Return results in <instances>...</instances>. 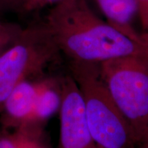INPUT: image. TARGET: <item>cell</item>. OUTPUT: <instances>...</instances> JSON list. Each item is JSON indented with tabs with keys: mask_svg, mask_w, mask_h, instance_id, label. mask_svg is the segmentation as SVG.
<instances>
[{
	"mask_svg": "<svg viewBox=\"0 0 148 148\" xmlns=\"http://www.w3.org/2000/svg\"><path fill=\"white\" fill-rule=\"evenodd\" d=\"M45 25L70 60L101 64L127 56L148 57V41H136L101 20L87 0H59Z\"/></svg>",
	"mask_w": 148,
	"mask_h": 148,
	"instance_id": "6da1fadb",
	"label": "cell"
},
{
	"mask_svg": "<svg viewBox=\"0 0 148 148\" xmlns=\"http://www.w3.org/2000/svg\"><path fill=\"white\" fill-rule=\"evenodd\" d=\"M78 86L91 138L101 148H138L132 129L108 90L95 63L69 61Z\"/></svg>",
	"mask_w": 148,
	"mask_h": 148,
	"instance_id": "7a4b0ae2",
	"label": "cell"
},
{
	"mask_svg": "<svg viewBox=\"0 0 148 148\" xmlns=\"http://www.w3.org/2000/svg\"><path fill=\"white\" fill-rule=\"evenodd\" d=\"M99 65L101 77L138 147L148 141V57L113 58Z\"/></svg>",
	"mask_w": 148,
	"mask_h": 148,
	"instance_id": "3957f363",
	"label": "cell"
},
{
	"mask_svg": "<svg viewBox=\"0 0 148 148\" xmlns=\"http://www.w3.org/2000/svg\"><path fill=\"white\" fill-rule=\"evenodd\" d=\"M59 52L45 23L24 28L16 42L0 55V114L16 86L41 73Z\"/></svg>",
	"mask_w": 148,
	"mask_h": 148,
	"instance_id": "277c9868",
	"label": "cell"
},
{
	"mask_svg": "<svg viewBox=\"0 0 148 148\" xmlns=\"http://www.w3.org/2000/svg\"><path fill=\"white\" fill-rule=\"evenodd\" d=\"M60 132L58 148H91V138L78 86L71 75L60 79Z\"/></svg>",
	"mask_w": 148,
	"mask_h": 148,
	"instance_id": "5b68a950",
	"label": "cell"
},
{
	"mask_svg": "<svg viewBox=\"0 0 148 148\" xmlns=\"http://www.w3.org/2000/svg\"><path fill=\"white\" fill-rule=\"evenodd\" d=\"M40 87V82L26 79L12 91L0 114V123L3 130H16L27 123L32 114Z\"/></svg>",
	"mask_w": 148,
	"mask_h": 148,
	"instance_id": "8992f818",
	"label": "cell"
},
{
	"mask_svg": "<svg viewBox=\"0 0 148 148\" xmlns=\"http://www.w3.org/2000/svg\"><path fill=\"white\" fill-rule=\"evenodd\" d=\"M107 21L131 39L139 42H147V34H140L132 27L138 16L137 0H95Z\"/></svg>",
	"mask_w": 148,
	"mask_h": 148,
	"instance_id": "52a82bcc",
	"label": "cell"
},
{
	"mask_svg": "<svg viewBox=\"0 0 148 148\" xmlns=\"http://www.w3.org/2000/svg\"><path fill=\"white\" fill-rule=\"evenodd\" d=\"M60 105V80L45 79L40 81V87L31 117L22 127H42L43 123L59 110Z\"/></svg>",
	"mask_w": 148,
	"mask_h": 148,
	"instance_id": "ba28073f",
	"label": "cell"
},
{
	"mask_svg": "<svg viewBox=\"0 0 148 148\" xmlns=\"http://www.w3.org/2000/svg\"><path fill=\"white\" fill-rule=\"evenodd\" d=\"M23 30L18 24L0 20V55L16 42Z\"/></svg>",
	"mask_w": 148,
	"mask_h": 148,
	"instance_id": "9c48e42d",
	"label": "cell"
},
{
	"mask_svg": "<svg viewBox=\"0 0 148 148\" xmlns=\"http://www.w3.org/2000/svg\"><path fill=\"white\" fill-rule=\"evenodd\" d=\"M138 8L141 26L143 28V34L148 35V0H137Z\"/></svg>",
	"mask_w": 148,
	"mask_h": 148,
	"instance_id": "30bf717a",
	"label": "cell"
},
{
	"mask_svg": "<svg viewBox=\"0 0 148 148\" xmlns=\"http://www.w3.org/2000/svg\"><path fill=\"white\" fill-rule=\"evenodd\" d=\"M59 0H28L23 10L27 11V12L38 10L48 5L55 4Z\"/></svg>",
	"mask_w": 148,
	"mask_h": 148,
	"instance_id": "8fae6325",
	"label": "cell"
},
{
	"mask_svg": "<svg viewBox=\"0 0 148 148\" xmlns=\"http://www.w3.org/2000/svg\"><path fill=\"white\" fill-rule=\"evenodd\" d=\"M0 148H16L8 131L3 130L0 133Z\"/></svg>",
	"mask_w": 148,
	"mask_h": 148,
	"instance_id": "7c38bea8",
	"label": "cell"
},
{
	"mask_svg": "<svg viewBox=\"0 0 148 148\" xmlns=\"http://www.w3.org/2000/svg\"><path fill=\"white\" fill-rule=\"evenodd\" d=\"M28 0H0V4L9 8L23 9Z\"/></svg>",
	"mask_w": 148,
	"mask_h": 148,
	"instance_id": "4fadbf2b",
	"label": "cell"
},
{
	"mask_svg": "<svg viewBox=\"0 0 148 148\" xmlns=\"http://www.w3.org/2000/svg\"><path fill=\"white\" fill-rule=\"evenodd\" d=\"M138 148H148V141L146 142L145 143L142 144V145H140Z\"/></svg>",
	"mask_w": 148,
	"mask_h": 148,
	"instance_id": "5bb4252c",
	"label": "cell"
}]
</instances>
